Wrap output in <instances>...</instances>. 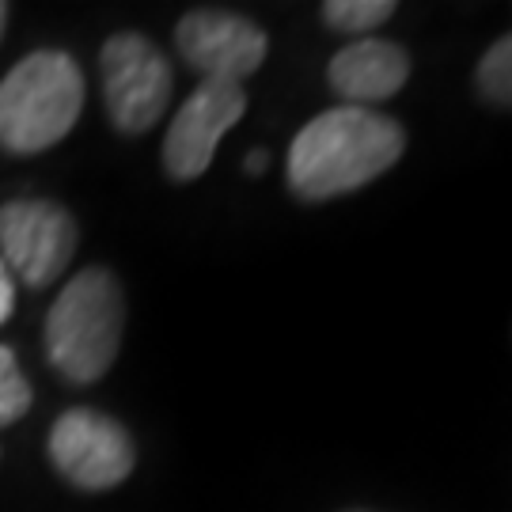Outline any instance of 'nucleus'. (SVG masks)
<instances>
[{
	"label": "nucleus",
	"mask_w": 512,
	"mask_h": 512,
	"mask_svg": "<svg viewBox=\"0 0 512 512\" xmlns=\"http://www.w3.org/2000/svg\"><path fill=\"white\" fill-rule=\"evenodd\" d=\"M406 129L372 107H330L289 145V190L300 202H330L376 183L403 160Z\"/></svg>",
	"instance_id": "nucleus-1"
},
{
	"label": "nucleus",
	"mask_w": 512,
	"mask_h": 512,
	"mask_svg": "<svg viewBox=\"0 0 512 512\" xmlns=\"http://www.w3.org/2000/svg\"><path fill=\"white\" fill-rule=\"evenodd\" d=\"M46 361L61 380L84 387L103 380L126 334V289L107 266L69 277L46 315Z\"/></svg>",
	"instance_id": "nucleus-2"
},
{
	"label": "nucleus",
	"mask_w": 512,
	"mask_h": 512,
	"mask_svg": "<svg viewBox=\"0 0 512 512\" xmlns=\"http://www.w3.org/2000/svg\"><path fill=\"white\" fill-rule=\"evenodd\" d=\"M84 110V73L65 50H35L0 80V148L35 156L69 137Z\"/></svg>",
	"instance_id": "nucleus-3"
},
{
	"label": "nucleus",
	"mask_w": 512,
	"mask_h": 512,
	"mask_svg": "<svg viewBox=\"0 0 512 512\" xmlns=\"http://www.w3.org/2000/svg\"><path fill=\"white\" fill-rule=\"evenodd\" d=\"M99 73H103V107L110 126L122 137L148 133L171 107L175 73L152 38L137 31L110 35L99 54Z\"/></svg>",
	"instance_id": "nucleus-4"
},
{
	"label": "nucleus",
	"mask_w": 512,
	"mask_h": 512,
	"mask_svg": "<svg viewBox=\"0 0 512 512\" xmlns=\"http://www.w3.org/2000/svg\"><path fill=\"white\" fill-rule=\"evenodd\" d=\"M80 243L73 213L46 198H16L0 205V258L8 274L31 289H50L69 270Z\"/></svg>",
	"instance_id": "nucleus-5"
},
{
	"label": "nucleus",
	"mask_w": 512,
	"mask_h": 512,
	"mask_svg": "<svg viewBox=\"0 0 512 512\" xmlns=\"http://www.w3.org/2000/svg\"><path fill=\"white\" fill-rule=\"evenodd\" d=\"M50 463L57 475L69 478L76 490H114L133 475L137 448L122 421L110 414L73 406L50 429Z\"/></svg>",
	"instance_id": "nucleus-6"
},
{
	"label": "nucleus",
	"mask_w": 512,
	"mask_h": 512,
	"mask_svg": "<svg viewBox=\"0 0 512 512\" xmlns=\"http://www.w3.org/2000/svg\"><path fill=\"white\" fill-rule=\"evenodd\" d=\"M247 114L243 84L202 80L175 110L164 137V171L175 183H194L213 167L224 133Z\"/></svg>",
	"instance_id": "nucleus-7"
},
{
	"label": "nucleus",
	"mask_w": 512,
	"mask_h": 512,
	"mask_svg": "<svg viewBox=\"0 0 512 512\" xmlns=\"http://www.w3.org/2000/svg\"><path fill=\"white\" fill-rule=\"evenodd\" d=\"M175 50L202 80L243 84L262 69L270 54V38L255 19L224 12V8H194L175 23Z\"/></svg>",
	"instance_id": "nucleus-8"
},
{
	"label": "nucleus",
	"mask_w": 512,
	"mask_h": 512,
	"mask_svg": "<svg viewBox=\"0 0 512 512\" xmlns=\"http://www.w3.org/2000/svg\"><path fill=\"white\" fill-rule=\"evenodd\" d=\"M327 80L346 107L387 103L410 80V54L391 38H357L330 57Z\"/></svg>",
	"instance_id": "nucleus-9"
},
{
	"label": "nucleus",
	"mask_w": 512,
	"mask_h": 512,
	"mask_svg": "<svg viewBox=\"0 0 512 512\" xmlns=\"http://www.w3.org/2000/svg\"><path fill=\"white\" fill-rule=\"evenodd\" d=\"M475 88L490 107L512 110V31L482 54L475 69Z\"/></svg>",
	"instance_id": "nucleus-10"
},
{
	"label": "nucleus",
	"mask_w": 512,
	"mask_h": 512,
	"mask_svg": "<svg viewBox=\"0 0 512 512\" xmlns=\"http://www.w3.org/2000/svg\"><path fill=\"white\" fill-rule=\"evenodd\" d=\"M319 12H323V23L330 31L368 35L395 16V0H327Z\"/></svg>",
	"instance_id": "nucleus-11"
},
{
	"label": "nucleus",
	"mask_w": 512,
	"mask_h": 512,
	"mask_svg": "<svg viewBox=\"0 0 512 512\" xmlns=\"http://www.w3.org/2000/svg\"><path fill=\"white\" fill-rule=\"evenodd\" d=\"M31 384L19 368L12 346H0V429L4 425H16L27 410H31Z\"/></svg>",
	"instance_id": "nucleus-12"
},
{
	"label": "nucleus",
	"mask_w": 512,
	"mask_h": 512,
	"mask_svg": "<svg viewBox=\"0 0 512 512\" xmlns=\"http://www.w3.org/2000/svg\"><path fill=\"white\" fill-rule=\"evenodd\" d=\"M12 308H16V281H12L8 266H4V258H0V323L12 319Z\"/></svg>",
	"instance_id": "nucleus-13"
},
{
	"label": "nucleus",
	"mask_w": 512,
	"mask_h": 512,
	"mask_svg": "<svg viewBox=\"0 0 512 512\" xmlns=\"http://www.w3.org/2000/svg\"><path fill=\"white\" fill-rule=\"evenodd\" d=\"M266 160H270V156H266L262 148L251 152V156H247V175H262V171H266Z\"/></svg>",
	"instance_id": "nucleus-14"
},
{
	"label": "nucleus",
	"mask_w": 512,
	"mask_h": 512,
	"mask_svg": "<svg viewBox=\"0 0 512 512\" xmlns=\"http://www.w3.org/2000/svg\"><path fill=\"white\" fill-rule=\"evenodd\" d=\"M8 16H12V8L0 0V38H4V31H8Z\"/></svg>",
	"instance_id": "nucleus-15"
},
{
	"label": "nucleus",
	"mask_w": 512,
	"mask_h": 512,
	"mask_svg": "<svg viewBox=\"0 0 512 512\" xmlns=\"http://www.w3.org/2000/svg\"><path fill=\"white\" fill-rule=\"evenodd\" d=\"M349 512H368V509H349Z\"/></svg>",
	"instance_id": "nucleus-16"
}]
</instances>
